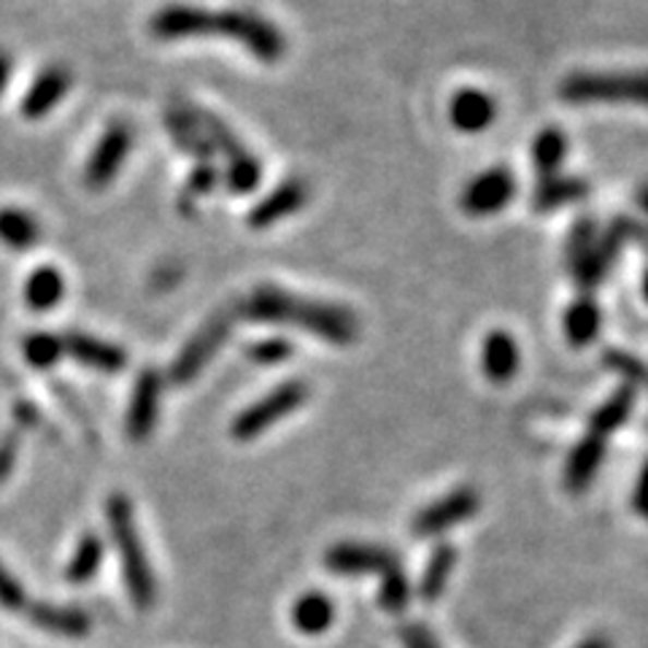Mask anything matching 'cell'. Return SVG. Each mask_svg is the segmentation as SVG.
<instances>
[{
  "label": "cell",
  "mask_w": 648,
  "mask_h": 648,
  "mask_svg": "<svg viewBox=\"0 0 648 648\" xmlns=\"http://www.w3.org/2000/svg\"><path fill=\"white\" fill-rule=\"evenodd\" d=\"M149 31L163 41L192 36H225L265 62H276L287 52V38L265 16L252 11H208L201 5H165L152 16Z\"/></svg>",
  "instance_id": "cell-1"
},
{
  "label": "cell",
  "mask_w": 648,
  "mask_h": 648,
  "mask_svg": "<svg viewBox=\"0 0 648 648\" xmlns=\"http://www.w3.org/2000/svg\"><path fill=\"white\" fill-rule=\"evenodd\" d=\"M236 314L252 322L287 324V327L305 329V333L320 335V338L338 346L351 344L357 338V329H360L357 316L349 309L322 303V300L298 298V295L276 287L254 289L247 300H241Z\"/></svg>",
  "instance_id": "cell-2"
},
{
  "label": "cell",
  "mask_w": 648,
  "mask_h": 648,
  "mask_svg": "<svg viewBox=\"0 0 648 648\" xmlns=\"http://www.w3.org/2000/svg\"><path fill=\"white\" fill-rule=\"evenodd\" d=\"M106 527L108 538L113 540V549H117L130 600L139 611H152L157 602V576L152 571L139 525H135V508L124 492H113L106 500Z\"/></svg>",
  "instance_id": "cell-3"
},
{
  "label": "cell",
  "mask_w": 648,
  "mask_h": 648,
  "mask_svg": "<svg viewBox=\"0 0 648 648\" xmlns=\"http://www.w3.org/2000/svg\"><path fill=\"white\" fill-rule=\"evenodd\" d=\"M560 95L573 104H648V73H576Z\"/></svg>",
  "instance_id": "cell-4"
},
{
  "label": "cell",
  "mask_w": 648,
  "mask_h": 648,
  "mask_svg": "<svg viewBox=\"0 0 648 648\" xmlns=\"http://www.w3.org/2000/svg\"><path fill=\"white\" fill-rule=\"evenodd\" d=\"M305 400H309V386L303 381H287V384L268 392L263 400L252 403L247 411L238 413L230 424V435L236 441H254L273 424L298 411Z\"/></svg>",
  "instance_id": "cell-5"
},
{
  "label": "cell",
  "mask_w": 648,
  "mask_h": 648,
  "mask_svg": "<svg viewBox=\"0 0 648 648\" xmlns=\"http://www.w3.org/2000/svg\"><path fill=\"white\" fill-rule=\"evenodd\" d=\"M232 316L236 311H221L203 324L195 335L184 344V349L179 351V357L170 365V381L173 384H190L192 379H197L203 373V368L214 360L216 351L225 346L227 335L232 329Z\"/></svg>",
  "instance_id": "cell-6"
},
{
  "label": "cell",
  "mask_w": 648,
  "mask_h": 648,
  "mask_svg": "<svg viewBox=\"0 0 648 648\" xmlns=\"http://www.w3.org/2000/svg\"><path fill=\"white\" fill-rule=\"evenodd\" d=\"M197 119H201L208 139L216 144V149L227 157V184H230V190L238 195H249V192L257 190L260 179H263V165L249 155L247 146L230 133V128L221 119L203 111H197Z\"/></svg>",
  "instance_id": "cell-7"
},
{
  "label": "cell",
  "mask_w": 648,
  "mask_h": 648,
  "mask_svg": "<svg viewBox=\"0 0 648 648\" xmlns=\"http://www.w3.org/2000/svg\"><path fill=\"white\" fill-rule=\"evenodd\" d=\"M133 149V130L124 122H111L95 144L93 155L84 165V184L89 190H104L111 184Z\"/></svg>",
  "instance_id": "cell-8"
},
{
  "label": "cell",
  "mask_w": 648,
  "mask_h": 648,
  "mask_svg": "<svg viewBox=\"0 0 648 648\" xmlns=\"http://www.w3.org/2000/svg\"><path fill=\"white\" fill-rule=\"evenodd\" d=\"M479 508H481L479 492H473V489H468V487L454 489V492H448L446 497H441L437 503H430L428 508L419 511L417 519H413V525H411V530H413V536H419V538L443 536V532L452 530V527L468 521Z\"/></svg>",
  "instance_id": "cell-9"
},
{
  "label": "cell",
  "mask_w": 648,
  "mask_h": 648,
  "mask_svg": "<svg viewBox=\"0 0 648 648\" xmlns=\"http://www.w3.org/2000/svg\"><path fill=\"white\" fill-rule=\"evenodd\" d=\"M160 403H163V379L157 371H144L135 379L133 397H130L128 417H124V432L133 443H144L155 435L157 422H160Z\"/></svg>",
  "instance_id": "cell-10"
},
{
  "label": "cell",
  "mask_w": 648,
  "mask_h": 648,
  "mask_svg": "<svg viewBox=\"0 0 648 648\" xmlns=\"http://www.w3.org/2000/svg\"><path fill=\"white\" fill-rule=\"evenodd\" d=\"M324 567L338 576H365V573H384L400 567L395 551L381 549L371 543H335L333 549L324 554Z\"/></svg>",
  "instance_id": "cell-11"
},
{
  "label": "cell",
  "mask_w": 648,
  "mask_h": 648,
  "mask_svg": "<svg viewBox=\"0 0 648 648\" xmlns=\"http://www.w3.org/2000/svg\"><path fill=\"white\" fill-rule=\"evenodd\" d=\"M516 181L508 168H489L463 190V212L470 216L497 214L514 201Z\"/></svg>",
  "instance_id": "cell-12"
},
{
  "label": "cell",
  "mask_w": 648,
  "mask_h": 648,
  "mask_svg": "<svg viewBox=\"0 0 648 648\" xmlns=\"http://www.w3.org/2000/svg\"><path fill=\"white\" fill-rule=\"evenodd\" d=\"M62 355L76 360L79 365L89 368V371L106 373V376H113V373H119L128 365V355H124L122 346L95 338L89 333H79V329L62 335Z\"/></svg>",
  "instance_id": "cell-13"
},
{
  "label": "cell",
  "mask_w": 648,
  "mask_h": 648,
  "mask_svg": "<svg viewBox=\"0 0 648 648\" xmlns=\"http://www.w3.org/2000/svg\"><path fill=\"white\" fill-rule=\"evenodd\" d=\"M27 619L33 622V627H38L41 633L57 635V638H87L93 622L89 613L82 611L79 605H57V602H31L27 605Z\"/></svg>",
  "instance_id": "cell-14"
},
{
  "label": "cell",
  "mask_w": 648,
  "mask_h": 648,
  "mask_svg": "<svg viewBox=\"0 0 648 648\" xmlns=\"http://www.w3.org/2000/svg\"><path fill=\"white\" fill-rule=\"evenodd\" d=\"M73 76L65 65H49L33 79V84L27 87L25 98H22V117L25 119H44L47 113H52V108L71 93Z\"/></svg>",
  "instance_id": "cell-15"
},
{
  "label": "cell",
  "mask_w": 648,
  "mask_h": 648,
  "mask_svg": "<svg viewBox=\"0 0 648 648\" xmlns=\"http://www.w3.org/2000/svg\"><path fill=\"white\" fill-rule=\"evenodd\" d=\"M497 117V106L481 89H459L448 104V119L465 135L484 133Z\"/></svg>",
  "instance_id": "cell-16"
},
{
  "label": "cell",
  "mask_w": 648,
  "mask_h": 648,
  "mask_svg": "<svg viewBox=\"0 0 648 648\" xmlns=\"http://www.w3.org/2000/svg\"><path fill=\"white\" fill-rule=\"evenodd\" d=\"M305 201H309V187H305L303 181H284V184H278L265 201H260L257 206L252 208V214H249V225L252 227L276 225V221L287 219L289 214L303 208Z\"/></svg>",
  "instance_id": "cell-17"
},
{
  "label": "cell",
  "mask_w": 648,
  "mask_h": 648,
  "mask_svg": "<svg viewBox=\"0 0 648 648\" xmlns=\"http://www.w3.org/2000/svg\"><path fill=\"white\" fill-rule=\"evenodd\" d=\"M605 443L608 437L595 435V432H589V435H584L581 441L576 443V448H573V454L567 457L565 465V487L571 489L573 494L584 492V489L595 481L597 470H600L602 465V457H605Z\"/></svg>",
  "instance_id": "cell-18"
},
{
  "label": "cell",
  "mask_w": 648,
  "mask_h": 648,
  "mask_svg": "<svg viewBox=\"0 0 648 648\" xmlns=\"http://www.w3.org/2000/svg\"><path fill=\"white\" fill-rule=\"evenodd\" d=\"M519 362L521 355L514 335H508L505 329H492L484 338V349H481V365H484L487 379L494 384H505L516 376Z\"/></svg>",
  "instance_id": "cell-19"
},
{
  "label": "cell",
  "mask_w": 648,
  "mask_h": 648,
  "mask_svg": "<svg viewBox=\"0 0 648 648\" xmlns=\"http://www.w3.org/2000/svg\"><path fill=\"white\" fill-rule=\"evenodd\" d=\"M41 241V225L31 212L20 206L0 208V243L14 252H27Z\"/></svg>",
  "instance_id": "cell-20"
},
{
  "label": "cell",
  "mask_w": 648,
  "mask_h": 648,
  "mask_svg": "<svg viewBox=\"0 0 648 648\" xmlns=\"http://www.w3.org/2000/svg\"><path fill=\"white\" fill-rule=\"evenodd\" d=\"M104 556H106V540L93 530L84 532V536L79 538L76 549H73L71 560H68L65 578L71 584H76V587L93 581V578L98 576L100 565H104Z\"/></svg>",
  "instance_id": "cell-21"
},
{
  "label": "cell",
  "mask_w": 648,
  "mask_h": 648,
  "mask_svg": "<svg viewBox=\"0 0 648 648\" xmlns=\"http://www.w3.org/2000/svg\"><path fill=\"white\" fill-rule=\"evenodd\" d=\"M62 295H65V276L52 265H41L27 276L25 281V303L27 309L38 311H52L60 305Z\"/></svg>",
  "instance_id": "cell-22"
},
{
  "label": "cell",
  "mask_w": 648,
  "mask_h": 648,
  "mask_svg": "<svg viewBox=\"0 0 648 648\" xmlns=\"http://www.w3.org/2000/svg\"><path fill=\"white\" fill-rule=\"evenodd\" d=\"M335 619V605L327 595L309 592L292 605V624L303 635H324Z\"/></svg>",
  "instance_id": "cell-23"
},
{
  "label": "cell",
  "mask_w": 648,
  "mask_h": 648,
  "mask_svg": "<svg viewBox=\"0 0 648 648\" xmlns=\"http://www.w3.org/2000/svg\"><path fill=\"white\" fill-rule=\"evenodd\" d=\"M454 565H457V549L452 543H437L432 549L428 565H424L422 578H419V595H422V600L432 602L443 595Z\"/></svg>",
  "instance_id": "cell-24"
},
{
  "label": "cell",
  "mask_w": 648,
  "mask_h": 648,
  "mask_svg": "<svg viewBox=\"0 0 648 648\" xmlns=\"http://www.w3.org/2000/svg\"><path fill=\"white\" fill-rule=\"evenodd\" d=\"M587 195V184L578 179H567V176H545L540 179L536 197H532V206L538 212H551V208L567 206V203H576Z\"/></svg>",
  "instance_id": "cell-25"
},
{
  "label": "cell",
  "mask_w": 648,
  "mask_h": 648,
  "mask_svg": "<svg viewBox=\"0 0 648 648\" xmlns=\"http://www.w3.org/2000/svg\"><path fill=\"white\" fill-rule=\"evenodd\" d=\"M633 406H635V386H622L611 400L602 403V406L592 413V419H589V432H595V435L600 437H608L613 430H619L624 422H627L629 413H633Z\"/></svg>",
  "instance_id": "cell-26"
},
{
  "label": "cell",
  "mask_w": 648,
  "mask_h": 648,
  "mask_svg": "<svg viewBox=\"0 0 648 648\" xmlns=\"http://www.w3.org/2000/svg\"><path fill=\"white\" fill-rule=\"evenodd\" d=\"M565 155H567V139L562 130L545 128L543 133H538V139L532 141V165H536L540 179L560 173L562 163H565Z\"/></svg>",
  "instance_id": "cell-27"
},
{
  "label": "cell",
  "mask_w": 648,
  "mask_h": 648,
  "mask_svg": "<svg viewBox=\"0 0 648 648\" xmlns=\"http://www.w3.org/2000/svg\"><path fill=\"white\" fill-rule=\"evenodd\" d=\"M565 333L573 346H587L600 333V309L592 298H581L565 311Z\"/></svg>",
  "instance_id": "cell-28"
},
{
  "label": "cell",
  "mask_w": 648,
  "mask_h": 648,
  "mask_svg": "<svg viewBox=\"0 0 648 648\" xmlns=\"http://www.w3.org/2000/svg\"><path fill=\"white\" fill-rule=\"evenodd\" d=\"M22 351H25V360L36 371H47V368H52L62 357V338H57L52 333H44V329L41 333H31L22 340Z\"/></svg>",
  "instance_id": "cell-29"
},
{
  "label": "cell",
  "mask_w": 648,
  "mask_h": 648,
  "mask_svg": "<svg viewBox=\"0 0 648 648\" xmlns=\"http://www.w3.org/2000/svg\"><path fill=\"white\" fill-rule=\"evenodd\" d=\"M195 117L197 113H170V135H173L187 152H192V155H195V152L197 155H208V135L206 130H203V124L195 122Z\"/></svg>",
  "instance_id": "cell-30"
},
{
  "label": "cell",
  "mask_w": 648,
  "mask_h": 648,
  "mask_svg": "<svg viewBox=\"0 0 648 648\" xmlns=\"http://www.w3.org/2000/svg\"><path fill=\"white\" fill-rule=\"evenodd\" d=\"M411 602V584H408L403 567L384 573L379 587V605L389 613H403Z\"/></svg>",
  "instance_id": "cell-31"
},
{
  "label": "cell",
  "mask_w": 648,
  "mask_h": 648,
  "mask_svg": "<svg viewBox=\"0 0 648 648\" xmlns=\"http://www.w3.org/2000/svg\"><path fill=\"white\" fill-rule=\"evenodd\" d=\"M27 605H31V597H27L20 578L0 565V608L11 613H25Z\"/></svg>",
  "instance_id": "cell-32"
},
{
  "label": "cell",
  "mask_w": 648,
  "mask_h": 648,
  "mask_svg": "<svg viewBox=\"0 0 648 648\" xmlns=\"http://www.w3.org/2000/svg\"><path fill=\"white\" fill-rule=\"evenodd\" d=\"M20 443H22L20 428L0 432V484H5L11 470H14L16 457H20Z\"/></svg>",
  "instance_id": "cell-33"
},
{
  "label": "cell",
  "mask_w": 648,
  "mask_h": 648,
  "mask_svg": "<svg viewBox=\"0 0 648 648\" xmlns=\"http://www.w3.org/2000/svg\"><path fill=\"white\" fill-rule=\"evenodd\" d=\"M289 355H292V344L284 338L260 340V344H254L252 349H249V357H252L254 362H263V365H273V362L287 360Z\"/></svg>",
  "instance_id": "cell-34"
},
{
  "label": "cell",
  "mask_w": 648,
  "mask_h": 648,
  "mask_svg": "<svg viewBox=\"0 0 648 648\" xmlns=\"http://www.w3.org/2000/svg\"><path fill=\"white\" fill-rule=\"evenodd\" d=\"M400 640L406 648H441L437 646L435 635L430 633L424 624L419 622H408L400 627Z\"/></svg>",
  "instance_id": "cell-35"
},
{
  "label": "cell",
  "mask_w": 648,
  "mask_h": 648,
  "mask_svg": "<svg viewBox=\"0 0 648 648\" xmlns=\"http://www.w3.org/2000/svg\"><path fill=\"white\" fill-rule=\"evenodd\" d=\"M214 184H216V170L212 165H201V168L192 173L190 187H187V190H190V195L195 197V195H206L208 190H214Z\"/></svg>",
  "instance_id": "cell-36"
},
{
  "label": "cell",
  "mask_w": 648,
  "mask_h": 648,
  "mask_svg": "<svg viewBox=\"0 0 648 648\" xmlns=\"http://www.w3.org/2000/svg\"><path fill=\"white\" fill-rule=\"evenodd\" d=\"M635 511L638 514L648 516V463L644 465V470H640V479H638V487H635Z\"/></svg>",
  "instance_id": "cell-37"
},
{
  "label": "cell",
  "mask_w": 648,
  "mask_h": 648,
  "mask_svg": "<svg viewBox=\"0 0 648 648\" xmlns=\"http://www.w3.org/2000/svg\"><path fill=\"white\" fill-rule=\"evenodd\" d=\"M11 71H14V60H11V55L5 52V49H0V95L9 87Z\"/></svg>",
  "instance_id": "cell-38"
},
{
  "label": "cell",
  "mask_w": 648,
  "mask_h": 648,
  "mask_svg": "<svg viewBox=\"0 0 648 648\" xmlns=\"http://www.w3.org/2000/svg\"><path fill=\"white\" fill-rule=\"evenodd\" d=\"M576 648H613V646H611V640L602 638V635H592V638L581 640V644H578Z\"/></svg>",
  "instance_id": "cell-39"
},
{
  "label": "cell",
  "mask_w": 648,
  "mask_h": 648,
  "mask_svg": "<svg viewBox=\"0 0 648 648\" xmlns=\"http://www.w3.org/2000/svg\"><path fill=\"white\" fill-rule=\"evenodd\" d=\"M644 298L648 300V273L644 276Z\"/></svg>",
  "instance_id": "cell-40"
},
{
  "label": "cell",
  "mask_w": 648,
  "mask_h": 648,
  "mask_svg": "<svg viewBox=\"0 0 648 648\" xmlns=\"http://www.w3.org/2000/svg\"><path fill=\"white\" fill-rule=\"evenodd\" d=\"M646 519H648V516H646Z\"/></svg>",
  "instance_id": "cell-41"
}]
</instances>
